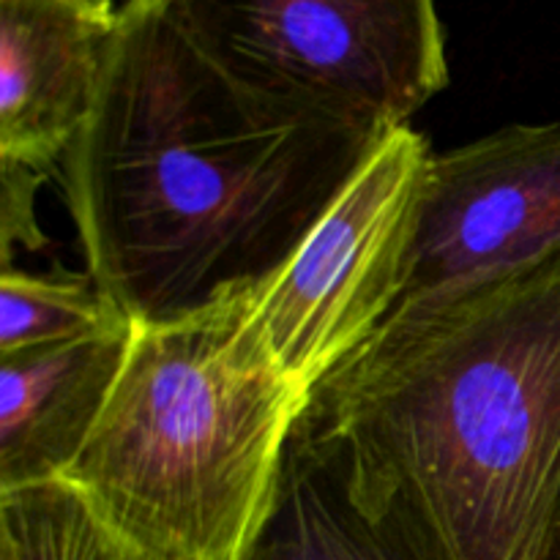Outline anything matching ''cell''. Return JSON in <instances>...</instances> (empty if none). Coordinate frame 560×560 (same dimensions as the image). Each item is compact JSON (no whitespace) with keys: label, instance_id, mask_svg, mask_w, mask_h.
<instances>
[{"label":"cell","instance_id":"1","mask_svg":"<svg viewBox=\"0 0 560 560\" xmlns=\"http://www.w3.org/2000/svg\"><path fill=\"white\" fill-rule=\"evenodd\" d=\"M377 142L255 102L164 0H126L91 115L60 159L88 273L131 326L260 288Z\"/></svg>","mask_w":560,"mask_h":560},{"label":"cell","instance_id":"2","mask_svg":"<svg viewBox=\"0 0 560 560\" xmlns=\"http://www.w3.org/2000/svg\"><path fill=\"white\" fill-rule=\"evenodd\" d=\"M419 560H550L560 528V255L388 317L299 421Z\"/></svg>","mask_w":560,"mask_h":560},{"label":"cell","instance_id":"3","mask_svg":"<svg viewBox=\"0 0 560 560\" xmlns=\"http://www.w3.org/2000/svg\"><path fill=\"white\" fill-rule=\"evenodd\" d=\"M255 290L135 326L98 424L60 481L140 560H249L312 394L252 328Z\"/></svg>","mask_w":560,"mask_h":560},{"label":"cell","instance_id":"4","mask_svg":"<svg viewBox=\"0 0 560 560\" xmlns=\"http://www.w3.org/2000/svg\"><path fill=\"white\" fill-rule=\"evenodd\" d=\"M184 36L255 102L383 137L448 82L438 0H164Z\"/></svg>","mask_w":560,"mask_h":560},{"label":"cell","instance_id":"5","mask_svg":"<svg viewBox=\"0 0 560 560\" xmlns=\"http://www.w3.org/2000/svg\"><path fill=\"white\" fill-rule=\"evenodd\" d=\"M430 159L410 126L383 135L295 255L257 288L252 328L301 392H315L392 315Z\"/></svg>","mask_w":560,"mask_h":560},{"label":"cell","instance_id":"6","mask_svg":"<svg viewBox=\"0 0 560 560\" xmlns=\"http://www.w3.org/2000/svg\"><path fill=\"white\" fill-rule=\"evenodd\" d=\"M560 255V124H517L432 153L402 293L419 310Z\"/></svg>","mask_w":560,"mask_h":560},{"label":"cell","instance_id":"7","mask_svg":"<svg viewBox=\"0 0 560 560\" xmlns=\"http://www.w3.org/2000/svg\"><path fill=\"white\" fill-rule=\"evenodd\" d=\"M113 0H0V162L47 173L96 98Z\"/></svg>","mask_w":560,"mask_h":560},{"label":"cell","instance_id":"8","mask_svg":"<svg viewBox=\"0 0 560 560\" xmlns=\"http://www.w3.org/2000/svg\"><path fill=\"white\" fill-rule=\"evenodd\" d=\"M131 334L0 355V492L63 479L102 419Z\"/></svg>","mask_w":560,"mask_h":560},{"label":"cell","instance_id":"9","mask_svg":"<svg viewBox=\"0 0 560 560\" xmlns=\"http://www.w3.org/2000/svg\"><path fill=\"white\" fill-rule=\"evenodd\" d=\"M249 560H419L402 539L372 520L317 457L299 427L288 448L277 506Z\"/></svg>","mask_w":560,"mask_h":560},{"label":"cell","instance_id":"10","mask_svg":"<svg viewBox=\"0 0 560 560\" xmlns=\"http://www.w3.org/2000/svg\"><path fill=\"white\" fill-rule=\"evenodd\" d=\"M131 326L91 273H0V355Z\"/></svg>","mask_w":560,"mask_h":560},{"label":"cell","instance_id":"11","mask_svg":"<svg viewBox=\"0 0 560 560\" xmlns=\"http://www.w3.org/2000/svg\"><path fill=\"white\" fill-rule=\"evenodd\" d=\"M0 560H140L66 481L0 492Z\"/></svg>","mask_w":560,"mask_h":560},{"label":"cell","instance_id":"12","mask_svg":"<svg viewBox=\"0 0 560 560\" xmlns=\"http://www.w3.org/2000/svg\"><path fill=\"white\" fill-rule=\"evenodd\" d=\"M47 173H36L22 164L0 162V246H3V271L11 268V246L22 244L25 249H38L44 235L36 224L33 197L44 184Z\"/></svg>","mask_w":560,"mask_h":560},{"label":"cell","instance_id":"13","mask_svg":"<svg viewBox=\"0 0 560 560\" xmlns=\"http://www.w3.org/2000/svg\"><path fill=\"white\" fill-rule=\"evenodd\" d=\"M550 560H560V528L556 541H552V550H550Z\"/></svg>","mask_w":560,"mask_h":560}]
</instances>
